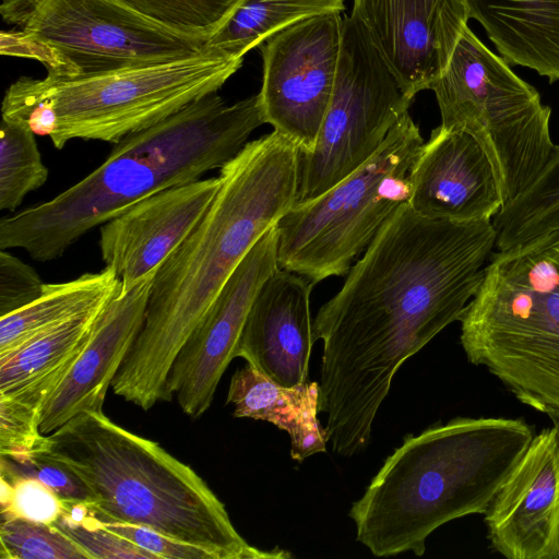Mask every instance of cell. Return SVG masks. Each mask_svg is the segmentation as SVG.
<instances>
[{
    "mask_svg": "<svg viewBox=\"0 0 559 559\" xmlns=\"http://www.w3.org/2000/svg\"><path fill=\"white\" fill-rule=\"evenodd\" d=\"M496 245L492 221L430 219L401 204L319 309L320 412L328 443L345 457L369 445L401 366L460 321Z\"/></svg>",
    "mask_w": 559,
    "mask_h": 559,
    "instance_id": "6da1fadb",
    "label": "cell"
},
{
    "mask_svg": "<svg viewBox=\"0 0 559 559\" xmlns=\"http://www.w3.org/2000/svg\"><path fill=\"white\" fill-rule=\"evenodd\" d=\"M300 151L273 130L219 169L205 215L157 271L140 333L115 376L114 393L143 411L173 399L171 366L239 263L295 205Z\"/></svg>",
    "mask_w": 559,
    "mask_h": 559,
    "instance_id": "7a4b0ae2",
    "label": "cell"
},
{
    "mask_svg": "<svg viewBox=\"0 0 559 559\" xmlns=\"http://www.w3.org/2000/svg\"><path fill=\"white\" fill-rule=\"evenodd\" d=\"M265 123L258 94L231 105L218 92L115 144L102 165L52 199L0 221V250L38 262L61 257L83 235L162 190L221 169Z\"/></svg>",
    "mask_w": 559,
    "mask_h": 559,
    "instance_id": "3957f363",
    "label": "cell"
},
{
    "mask_svg": "<svg viewBox=\"0 0 559 559\" xmlns=\"http://www.w3.org/2000/svg\"><path fill=\"white\" fill-rule=\"evenodd\" d=\"M534 436L506 417H456L406 435L349 509L356 540L376 557H421L437 528L487 512Z\"/></svg>",
    "mask_w": 559,
    "mask_h": 559,
    "instance_id": "277c9868",
    "label": "cell"
},
{
    "mask_svg": "<svg viewBox=\"0 0 559 559\" xmlns=\"http://www.w3.org/2000/svg\"><path fill=\"white\" fill-rule=\"evenodd\" d=\"M47 436L45 453L83 480L98 519L147 526L202 547L215 559L293 557L278 547L251 546L194 469L157 442L117 425L104 412L76 415Z\"/></svg>",
    "mask_w": 559,
    "mask_h": 559,
    "instance_id": "5b68a950",
    "label": "cell"
},
{
    "mask_svg": "<svg viewBox=\"0 0 559 559\" xmlns=\"http://www.w3.org/2000/svg\"><path fill=\"white\" fill-rule=\"evenodd\" d=\"M460 323L471 364L559 420V233L491 252Z\"/></svg>",
    "mask_w": 559,
    "mask_h": 559,
    "instance_id": "8992f818",
    "label": "cell"
},
{
    "mask_svg": "<svg viewBox=\"0 0 559 559\" xmlns=\"http://www.w3.org/2000/svg\"><path fill=\"white\" fill-rule=\"evenodd\" d=\"M430 90L440 126L469 133L485 150L503 205L523 193L555 156L559 145L550 134L551 108L468 26Z\"/></svg>",
    "mask_w": 559,
    "mask_h": 559,
    "instance_id": "52a82bcc",
    "label": "cell"
},
{
    "mask_svg": "<svg viewBox=\"0 0 559 559\" xmlns=\"http://www.w3.org/2000/svg\"><path fill=\"white\" fill-rule=\"evenodd\" d=\"M424 139L408 111L377 153L278 222V266L312 285L348 273L393 212L409 199L408 170Z\"/></svg>",
    "mask_w": 559,
    "mask_h": 559,
    "instance_id": "ba28073f",
    "label": "cell"
},
{
    "mask_svg": "<svg viewBox=\"0 0 559 559\" xmlns=\"http://www.w3.org/2000/svg\"><path fill=\"white\" fill-rule=\"evenodd\" d=\"M1 53L74 78L195 55L207 39L171 31L118 0H1Z\"/></svg>",
    "mask_w": 559,
    "mask_h": 559,
    "instance_id": "9c48e42d",
    "label": "cell"
},
{
    "mask_svg": "<svg viewBox=\"0 0 559 559\" xmlns=\"http://www.w3.org/2000/svg\"><path fill=\"white\" fill-rule=\"evenodd\" d=\"M242 61L243 57L205 47L171 61L74 78L22 76L16 82L48 103L56 118L49 139L62 150L75 139L116 144L152 127L218 92Z\"/></svg>",
    "mask_w": 559,
    "mask_h": 559,
    "instance_id": "30bf717a",
    "label": "cell"
},
{
    "mask_svg": "<svg viewBox=\"0 0 559 559\" xmlns=\"http://www.w3.org/2000/svg\"><path fill=\"white\" fill-rule=\"evenodd\" d=\"M411 103L364 26L345 16L331 100L313 150L300 153L295 204L319 197L370 159Z\"/></svg>",
    "mask_w": 559,
    "mask_h": 559,
    "instance_id": "8fae6325",
    "label": "cell"
},
{
    "mask_svg": "<svg viewBox=\"0 0 559 559\" xmlns=\"http://www.w3.org/2000/svg\"><path fill=\"white\" fill-rule=\"evenodd\" d=\"M343 19L340 12L296 22L260 46L262 86L258 94L265 123L311 152L335 82Z\"/></svg>",
    "mask_w": 559,
    "mask_h": 559,
    "instance_id": "7c38bea8",
    "label": "cell"
},
{
    "mask_svg": "<svg viewBox=\"0 0 559 559\" xmlns=\"http://www.w3.org/2000/svg\"><path fill=\"white\" fill-rule=\"evenodd\" d=\"M278 229L270 228L228 277L182 346L167 378V391L195 419L212 404L250 308L266 280L280 267Z\"/></svg>",
    "mask_w": 559,
    "mask_h": 559,
    "instance_id": "4fadbf2b",
    "label": "cell"
},
{
    "mask_svg": "<svg viewBox=\"0 0 559 559\" xmlns=\"http://www.w3.org/2000/svg\"><path fill=\"white\" fill-rule=\"evenodd\" d=\"M350 15L411 100L443 72L471 19L465 0H353Z\"/></svg>",
    "mask_w": 559,
    "mask_h": 559,
    "instance_id": "5bb4252c",
    "label": "cell"
},
{
    "mask_svg": "<svg viewBox=\"0 0 559 559\" xmlns=\"http://www.w3.org/2000/svg\"><path fill=\"white\" fill-rule=\"evenodd\" d=\"M535 433L485 515L491 548L508 559H559V420Z\"/></svg>",
    "mask_w": 559,
    "mask_h": 559,
    "instance_id": "9a60e30c",
    "label": "cell"
},
{
    "mask_svg": "<svg viewBox=\"0 0 559 559\" xmlns=\"http://www.w3.org/2000/svg\"><path fill=\"white\" fill-rule=\"evenodd\" d=\"M219 186L217 176L162 190L100 226L102 260L122 289L156 275L205 215Z\"/></svg>",
    "mask_w": 559,
    "mask_h": 559,
    "instance_id": "2e32d148",
    "label": "cell"
},
{
    "mask_svg": "<svg viewBox=\"0 0 559 559\" xmlns=\"http://www.w3.org/2000/svg\"><path fill=\"white\" fill-rule=\"evenodd\" d=\"M408 204L420 216L455 223L492 221L503 206L492 164L469 133L437 127L408 170Z\"/></svg>",
    "mask_w": 559,
    "mask_h": 559,
    "instance_id": "e0dca14e",
    "label": "cell"
},
{
    "mask_svg": "<svg viewBox=\"0 0 559 559\" xmlns=\"http://www.w3.org/2000/svg\"><path fill=\"white\" fill-rule=\"evenodd\" d=\"M155 276L119 290L103 308L88 343L40 411L49 435L83 413L103 412L115 376L140 333Z\"/></svg>",
    "mask_w": 559,
    "mask_h": 559,
    "instance_id": "ac0fdd59",
    "label": "cell"
},
{
    "mask_svg": "<svg viewBox=\"0 0 559 559\" xmlns=\"http://www.w3.org/2000/svg\"><path fill=\"white\" fill-rule=\"evenodd\" d=\"M312 286L304 276L278 267L250 308L235 358H243L283 386L307 382L316 341L310 312Z\"/></svg>",
    "mask_w": 559,
    "mask_h": 559,
    "instance_id": "d6986e66",
    "label": "cell"
},
{
    "mask_svg": "<svg viewBox=\"0 0 559 559\" xmlns=\"http://www.w3.org/2000/svg\"><path fill=\"white\" fill-rule=\"evenodd\" d=\"M106 304L0 354V395L41 411L85 348Z\"/></svg>",
    "mask_w": 559,
    "mask_h": 559,
    "instance_id": "ffe728a7",
    "label": "cell"
},
{
    "mask_svg": "<svg viewBox=\"0 0 559 559\" xmlns=\"http://www.w3.org/2000/svg\"><path fill=\"white\" fill-rule=\"evenodd\" d=\"M226 402L237 418L267 421L286 431L294 461L326 452L325 430L318 419V382L283 386L247 362L233 374Z\"/></svg>",
    "mask_w": 559,
    "mask_h": 559,
    "instance_id": "44dd1931",
    "label": "cell"
},
{
    "mask_svg": "<svg viewBox=\"0 0 559 559\" xmlns=\"http://www.w3.org/2000/svg\"><path fill=\"white\" fill-rule=\"evenodd\" d=\"M510 66L559 80V0H465Z\"/></svg>",
    "mask_w": 559,
    "mask_h": 559,
    "instance_id": "7402d4cb",
    "label": "cell"
},
{
    "mask_svg": "<svg viewBox=\"0 0 559 559\" xmlns=\"http://www.w3.org/2000/svg\"><path fill=\"white\" fill-rule=\"evenodd\" d=\"M118 275L109 267L98 273L44 285L28 305L0 317V354L73 317L106 304L119 290Z\"/></svg>",
    "mask_w": 559,
    "mask_h": 559,
    "instance_id": "603a6c76",
    "label": "cell"
},
{
    "mask_svg": "<svg viewBox=\"0 0 559 559\" xmlns=\"http://www.w3.org/2000/svg\"><path fill=\"white\" fill-rule=\"evenodd\" d=\"M344 10V0H242L205 47L245 57L270 36L296 22Z\"/></svg>",
    "mask_w": 559,
    "mask_h": 559,
    "instance_id": "cb8c5ba5",
    "label": "cell"
},
{
    "mask_svg": "<svg viewBox=\"0 0 559 559\" xmlns=\"http://www.w3.org/2000/svg\"><path fill=\"white\" fill-rule=\"evenodd\" d=\"M497 251L559 233V146L538 178L492 218Z\"/></svg>",
    "mask_w": 559,
    "mask_h": 559,
    "instance_id": "d4e9b609",
    "label": "cell"
},
{
    "mask_svg": "<svg viewBox=\"0 0 559 559\" xmlns=\"http://www.w3.org/2000/svg\"><path fill=\"white\" fill-rule=\"evenodd\" d=\"M35 133L20 122L1 118L0 210L14 212L32 191L48 179Z\"/></svg>",
    "mask_w": 559,
    "mask_h": 559,
    "instance_id": "484cf974",
    "label": "cell"
},
{
    "mask_svg": "<svg viewBox=\"0 0 559 559\" xmlns=\"http://www.w3.org/2000/svg\"><path fill=\"white\" fill-rule=\"evenodd\" d=\"M177 33L210 39L242 0H118Z\"/></svg>",
    "mask_w": 559,
    "mask_h": 559,
    "instance_id": "4316f807",
    "label": "cell"
},
{
    "mask_svg": "<svg viewBox=\"0 0 559 559\" xmlns=\"http://www.w3.org/2000/svg\"><path fill=\"white\" fill-rule=\"evenodd\" d=\"M2 559H92L53 524L1 516Z\"/></svg>",
    "mask_w": 559,
    "mask_h": 559,
    "instance_id": "83f0119b",
    "label": "cell"
},
{
    "mask_svg": "<svg viewBox=\"0 0 559 559\" xmlns=\"http://www.w3.org/2000/svg\"><path fill=\"white\" fill-rule=\"evenodd\" d=\"M53 525L72 538L92 559H157L105 527L85 502L67 501L63 514Z\"/></svg>",
    "mask_w": 559,
    "mask_h": 559,
    "instance_id": "f1b7e54d",
    "label": "cell"
},
{
    "mask_svg": "<svg viewBox=\"0 0 559 559\" xmlns=\"http://www.w3.org/2000/svg\"><path fill=\"white\" fill-rule=\"evenodd\" d=\"M1 516H17L53 524L64 512L66 501L40 480L1 472Z\"/></svg>",
    "mask_w": 559,
    "mask_h": 559,
    "instance_id": "f546056e",
    "label": "cell"
},
{
    "mask_svg": "<svg viewBox=\"0 0 559 559\" xmlns=\"http://www.w3.org/2000/svg\"><path fill=\"white\" fill-rule=\"evenodd\" d=\"M40 411L0 395V455L22 461L46 452L48 436L39 428Z\"/></svg>",
    "mask_w": 559,
    "mask_h": 559,
    "instance_id": "4dcf8cb0",
    "label": "cell"
},
{
    "mask_svg": "<svg viewBox=\"0 0 559 559\" xmlns=\"http://www.w3.org/2000/svg\"><path fill=\"white\" fill-rule=\"evenodd\" d=\"M1 472L36 478L66 501L93 504L94 498L83 480L63 463L47 453L34 454L22 461L1 456Z\"/></svg>",
    "mask_w": 559,
    "mask_h": 559,
    "instance_id": "1f68e13d",
    "label": "cell"
},
{
    "mask_svg": "<svg viewBox=\"0 0 559 559\" xmlns=\"http://www.w3.org/2000/svg\"><path fill=\"white\" fill-rule=\"evenodd\" d=\"M45 283L37 272L9 250H0V317L34 301Z\"/></svg>",
    "mask_w": 559,
    "mask_h": 559,
    "instance_id": "d6a6232c",
    "label": "cell"
},
{
    "mask_svg": "<svg viewBox=\"0 0 559 559\" xmlns=\"http://www.w3.org/2000/svg\"><path fill=\"white\" fill-rule=\"evenodd\" d=\"M102 524L157 559H215L214 555L197 545L188 544L144 525L102 520Z\"/></svg>",
    "mask_w": 559,
    "mask_h": 559,
    "instance_id": "836d02e7",
    "label": "cell"
}]
</instances>
